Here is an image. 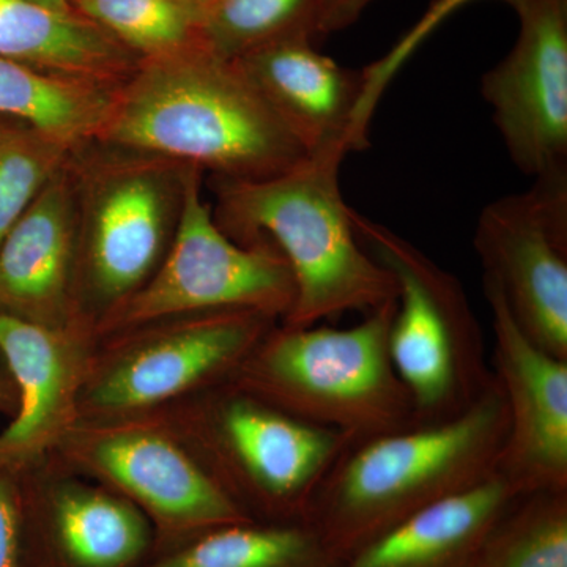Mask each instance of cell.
<instances>
[{"mask_svg":"<svg viewBox=\"0 0 567 567\" xmlns=\"http://www.w3.org/2000/svg\"><path fill=\"white\" fill-rule=\"evenodd\" d=\"M323 0H213L200 10L199 35L216 54L240 59L281 40L322 37Z\"/></svg>","mask_w":567,"mask_h":567,"instance_id":"obj_22","label":"cell"},{"mask_svg":"<svg viewBox=\"0 0 567 567\" xmlns=\"http://www.w3.org/2000/svg\"><path fill=\"white\" fill-rule=\"evenodd\" d=\"M276 323L259 312H208L96 338L82 385L80 421L162 412L229 382Z\"/></svg>","mask_w":567,"mask_h":567,"instance_id":"obj_8","label":"cell"},{"mask_svg":"<svg viewBox=\"0 0 567 567\" xmlns=\"http://www.w3.org/2000/svg\"><path fill=\"white\" fill-rule=\"evenodd\" d=\"M73 151L22 123H0V244Z\"/></svg>","mask_w":567,"mask_h":567,"instance_id":"obj_25","label":"cell"},{"mask_svg":"<svg viewBox=\"0 0 567 567\" xmlns=\"http://www.w3.org/2000/svg\"><path fill=\"white\" fill-rule=\"evenodd\" d=\"M93 144L259 181L308 158L235 59L203 41L144 59L114 91Z\"/></svg>","mask_w":567,"mask_h":567,"instance_id":"obj_1","label":"cell"},{"mask_svg":"<svg viewBox=\"0 0 567 567\" xmlns=\"http://www.w3.org/2000/svg\"><path fill=\"white\" fill-rule=\"evenodd\" d=\"M24 567H137L155 535L128 499L50 456L18 475Z\"/></svg>","mask_w":567,"mask_h":567,"instance_id":"obj_13","label":"cell"},{"mask_svg":"<svg viewBox=\"0 0 567 567\" xmlns=\"http://www.w3.org/2000/svg\"><path fill=\"white\" fill-rule=\"evenodd\" d=\"M358 241L398 286L388 349L416 425L464 413L494 382L483 331L457 276L390 227L352 212Z\"/></svg>","mask_w":567,"mask_h":567,"instance_id":"obj_7","label":"cell"},{"mask_svg":"<svg viewBox=\"0 0 567 567\" xmlns=\"http://www.w3.org/2000/svg\"><path fill=\"white\" fill-rule=\"evenodd\" d=\"M507 435L498 380L442 423L350 442L317 488L305 524L331 561L498 473Z\"/></svg>","mask_w":567,"mask_h":567,"instance_id":"obj_2","label":"cell"},{"mask_svg":"<svg viewBox=\"0 0 567 567\" xmlns=\"http://www.w3.org/2000/svg\"><path fill=\"white\" fill-rule=\"evenodd\" d=\"M74 10L142 59L200 40V10L182 0H74Z\"/></svg>","mask_w":567,"mask_h":567,"instance_id":"obj_24","label":"cell"},{"mask_svg":"<svg viewBox=\"0 0 567 567\" xmlns=\"http://www.w3.org/2000/svg\"><path fill=\"white\" fill-rule=\"evenodd\" d=\"M349 155L331 148L286 173L259 181L216 177L215 218L233 240L270 241L289 264L295 305L284 324L311 327L346 312L369 315L398 298L393 275L354 233L352 208L339 186Z\"/></svg>","mask_w":567,"mask_h":567,"instance_id":"obj_3","label":"cell"},{"mask_svg":"<svg viewBox=\"0 0 567 567\" xmlns=\"http://www.w3.org/2000/svg\"><path fill=\"white\" fill-rule=\"evenodd\" d=\"M115 89L0 58V117L31 126L73 152L95 142Z\"/></svg>","mask_w":567,"mask_h":567,"instance_id":"obj_21","label":"cell"},{"mask_svg":"<svg viewBox=\"0 0 567 567\" xmlns=\"http://www.w3.org/2000/svg\"><path fill=\"white\" fill-rule=\"evenodd\" d=\"M182 2L188 3V6L194 7V9L203 10L205 7L210 6L213 0H182Z\"/></svg>","mask_w":567,"mask_h":567,"instance_id":"obj_31","label":"cell"},{"mask_svg":"<svg viewBox=\"0 0 567 567\" xmlns=\"http://www.w3.org/2000/svg\"><path fill=\"white\" fill-rule=\"evenodd\" d=\"M100 147V145H99ZM71 155L78 192L76 312L95 334L155 275L173 244L194 167L100 147Z\"/></svg>","mask_w":567,"mask_h":567,"instance_id":"obj_6","label":"cell"},{"mask_svg":"<svg viewBox=\"0 0 567 567\" xmlns=\"http://www.w3.org/2000/svg\"><path fill=\"white\" fill-rule=\"evenodd\" d=\"M95 336L54 330L0 312V352L17 386V409L0 432V470L20 473L54 454L80 423V398Z\"/></svg>","mask_w":567,"mask_h":567,"instance_id":"obj_15","label":"cell"},{"mask_svg":"<svg viewBox=\"0 0 567 567\" xmlns=\"http://www.w3.org/2000/svg\"><path fill=\"white\" fill-rule=\"evenodd\" d=\"M0 58L112 89L144 61L76 10L31 0H0Z\"/></svg>","mask_w":567,"mask_h":567,"instance_id":"obj_18","label":"cell"},{"mask_svg":"<svg viewBox=\"0 0 567 567\" xmlns=\"http://www.w3.org/2000/svg\"><path fill=\"white\" fill-rule=\"evenodd\" d=\"M240 63L306 155L342 148L358 152L353 117L363 91L361 70L339 65L312 41H276Z\"/></svg>","mask_w":567,"mask_h":567,"instance_id":"obj_17","label":"cell"},{"mask_svg":"<svg viewBox=\"0 0 567 567\" xmlns=\"http://www.w3.org/2000/svg\"><path fill=\"white\" fill-rule=\"evenodd\" d=\"M473 245L518 328L567 360V173L487 204Z\"/></svg>","mask_w":567,"mask_h":567,"instance_id":"obj_11","label":"cell"},{"mask_svg":"<svg viewBox=\"0 0 567 567\" xmlns=\"http://www.w3.org/2000/svg\"><path fill=\"white\" fill-rule=\"evenodd\" d=\"M492 312V372L505 394L507 435L498 473L518 494L567 491V360L518 328L495 284L483 278Z\"/></svg>","mask_w":567,"mask_h":567,"instance_id":"obj_14","label":"cell"},{"mask_svg":"<svg viewBox=\"0 0 567 567\" xmlns=\"http://www.w3.org/2000/svg\"><path fill=\"white\" fill-rule=\"evenodd\" d=\"M17 409V386L6 358L0 352V412H14Z\"/></svg>","mask_w":567,"mask_h":567,"instance_id":"obj_29","label":"cell"},{"mask_svg":"<svg viewBox=\"0 0 567 567\" xmlns=\"http://www.w3.org/2000/svg\"><path fill=\"white\" fill-rule=\"evenodd\" d=\"M52 456L136 506L151 522L153 546L252 520L224 494L164 412L80 421Z\"/></svg>","mask_w":567,"mask_h":567,"instance_id":"obj_10","label":"cell"},{"mask_svg":"<svg viewBox=\"0 0 567 567\" xmlns=\"http://www.w3.org/2000/svg\"><path fill=\"white\" fill-rule=\"evenodd\" d=\"M472 2L475 0H434L423 17L401 39L395 41L390 51L385 52L379 61L369 63L361 70L363 91H361L360 102H358L353 117V136L358 152H363L369 147V128H371L372 117H374L377 106L395 74L443 22L450 20L457 10L464 9ZM503 2L511 3L513 0H503Z\"/></svg>","mask_w":567,"mask_h":567,"instance_id":"obj_26","label":"cell"},{"mask_svg":"<svg viewBox=\"0 0 567 567\" xmlns=\"http://www.w3.org/2000/svg\"><path fill=\"white\" fill-rule=\"evenodd\" d=\"M0 567H24L20 477L0 470Z\"/></svg>","mask_w":567,"mask_h":567,"instance_id":"obj_27","label":"cell"},{"mask_svg":"<svg viewBox=\"0 0 567 567\" xmlns=\"http://www.w3.org/2000/svg\"><path fill=\"white\" fill-rule=\"evenodd\" d=\"M76 256L78 192L70 156L0 244V312L54 330H85L74 295Z\"/></svg>","mask_w":567,"mask_h":567,"instance_id":"obj_16","label":"cell"},{"mask_svg":"<svg viewBox=\"0 0 567 567\" xmlns=\"http://www.w3.org/2000/svg\"><path fill=\"white\" fill-rule=\"evenodd\" d=\"M203 171L186 181L177 230L148 282L96 328L95 338L208 312H259L284 322L297 297L289 264L270 241L241 245L216 221L205 203Z\"/></svg>","mask_w":567,"mask_h":567,"instance_id":"obj_9","label":"cell"},{"mask_svg":"<svg viewBox=\"0 0 567 567\" xmlns=\"http://www.w3.org/2000/svg\"><path fill=\"white\" fill-rule=\"evenodd\" d=\"M31 2L41 3V6L52 7V9L74 10V0H31Z\"/></svg>","mask_w":567,"mask_h":567,"instance_id":"obj_30","label":"cell"},{"mask_svg":"<svg viewBox=\"0 0 567 567\" xmlns=\"http://www.w3.org/2000/svg\"><path fill=\"white\" fill-rule=\"evenodd\" d=\"M162 412L224 494L259 522H305L317 488L350 443L233 380Z\"/></svg>","mask_w":567,"mask_h":567,"instance_id":"obj_5","label":"cell"},{"mask_svg":"<svg viewBox=\"0 0 567 567\" xmlns=\"http://www.w3.org/2000/svg\"><path fill=\"white\" fill-rule=\"evenodd\" d=\"M375 0H323L322 37L342 31L360 20Z\"/></svg>","mask_w":567,"mask_h":567,"instance_id":"obj_28","label":"cell"},{"mask_svg":"<svg viewBox=\"0 0 567 567\" xmlns=\"http://www.w3.org/2000/svg\"><path fill=\"white\" fill-rule=\"evenodd\" d=\"M395 300L350 328L276 323L233 382L284 412L350 442L416 425L388 349Z\"/></svg>","mask_w":567,"mask_h":567,"instance_id":"obj_4","label":"cell"},{"mask_svg":"<svg viewBox=\"0 0 567 567\" xmlns=\"http://www.w3.org/2000/svg\"><path fill=\"white\" fill-rule=\"evenodd\" d=\"M305 522L240 520L153 546L137 567H331Z\"/></svg>","mask_w":567,"mask_h":567,"instance_id":"obj_20","label":"cell"},{"mask_svg":"<svg viewBox=\"0 0 567 567\" xmlns=\"http://www.w3.org/2000/svg\"><path fill=\"white\" fill-rule=\"evenodd\" d=\"M516 495L513 484L496 473L421 511L331 567H473L488 528Z\"/></svg>","mask_w":567,"mask_h":567,"instance_id":"obj_19","label":"cell"},{"mask_svg":"<svg viewBox=\"0 0 567 567\" xmlns=\"http://www.w3.org/2000/svg\"><path fill=\"white\" fill-rule=\"evenodd\" d=\"M473 567H567V491L514 496L488 528Z\"/></svg>","mask_w":567,"mask_h":567,"instance_id":"obj_23","label":"cell"},{"mask_svg":"<svg viewBox=\"0 0 567 567\" xmlns=\"http://www.w3.org/2000/svg\"><path fill=\"white\" fill-rule=\"evenodd\" d=\"M516 43L481 93L511 159L533 178L567 173V0H513Z\"/></svg>","mask_w":567,"mask_h":567,"instance_id":"obj_12","label":"cell"}]
</instances>
